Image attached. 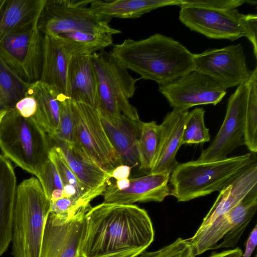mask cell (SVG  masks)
Here are the masks:
<instances>
[{
  "mask_svg": "<svg viewBox=\"0 0 257 257\" xmlns=\"http://www.w3.org/2000/svg\"><path fill=\"white\" fill-rule=\"evenodd\" d=\"M244 0H181L180 6H187L213 10L234 9L241 6Z\"/></svg>",
  "mask_w": 257,
  "mask_h": 257,
  "instance_id": "cell-36",
  "label": "cell"
},
{
  "mask_svg": "<svg viewBox=\"0 0 257 257\" xmlns=\"http://www.w3.org/2000/svg\"><path fill=\"white\" fill-rule=\"evenodd\" d=\"M241 249L237 247L235 249L224 250L220 252H213L209 257H241Z\"/></svg>",
  "mask_w": 257,
  "mask_h": 257,
  "instance_id": "cell-40",
  "label": "cell"
},
{
  "mask_svg": "<svg viewBox=\"0 0 257 257\" xmlns=\"http://www.w3.org/2000/svg\"><path fill=\"white\" fill-rule=\"evenodd\" d=\"M256 154L201 162L178 163L170 176V195L178 202H186L220 192L240 171L256 161Z\"/></svg>",
  "mask_w": 257,
  "mask_h": 257,
  "instance_id": "cell-4",
  "label": "cell"
},
{
  "mask_svg": "<svg viewBox=\"0 0 257 257\" xmlns=\"http://www.w3.org/2000/svg\"><path fill=\"white\" fill-rule=\"evenodd\" d=\"M37 178L39 180L46 196L49 199L53 191L57 189H63L59 174L54 164L49 159L43 166Z\"/></svg>",
  "mask_w": 257,
  "mask_h": 257,
  "instance_id": "cell-34",
  "label": "cell"
},
{
  "mask_svg": "<svg viewBox=\"0 0 257 257\" xmlns=\"http://www.w3.org/2000/svg\"><path fill=\"white\" fill-rule=\"evenodd\" d=\"M15 108L23 117L30 118L36 112L37 103L34 97L26 95L17 102Z\"/></svg>",
  "mask_w": 257,
  "mask_h": 257,
  "instance_id": "cell-37",
  "label": "cell"
},
{
  "mask_svg": "<svg viewBox=\"0 0 257 257\" xmlns=\"http://www.w3.org/2000/svg\"><path fill=\"white\" fill-rule=\"evenodd\" d=\"M68 97L98 109V91L91 55L72 56L68 71Z\"/></svg>",
  "mask_w": 257,
  "mask_h": 257,
  "instance_id": "cell-21",
  "label": "cell"
},
{
  "mask_svg": "<svg viewBox=\"0 0 257 257\" xmlns=\"http://www.w3.org/2000/svg\"><path fill=\"white\" fill-rule=\"evenodd\" d=\"M248 94L243 137L245 145L250 153L257 152V67L250 73L247 81Z\"/></svg>",
  "mask_w": 257,
  "mask_h": 257,
  "instance_id": "cell-29",
  "label": "cell"
},
{
  "mask_svg": "<svg viewBox=\"0 0 257 257\" xmlns=\"http://www.w3.org/2000/svg\"><path fill=\"white\" fill-rule=\"evenodd\" d=\"M161 134L160 125L155 121L143 122L138 143L139 170L151 173L157 154Z\"/></svg>",
  "mask_w": 257,
  "mask_h": 257,
  "instance_id": "cell-28",
  "label": "cell"
},
{
  "mask_svg": "<svg viewBox=\"0 0 257 257\" xmlns=\"http://www.w3.org/2000/svg\"><path fill=\"white\" fill-rule=\"evenodd\" d=\"M100 117L105 131L121 164L132 168L138 167L139 170L138 143L143 122L140 119H131L122 114L114 124L101 114Z\"/></svg>",
  "mask_w": 257,
  "mask_h": 257,
  "instance_id": "cell-19",
  "label": "cell"
},
{
  "mask_svg": "<svg viewBox=\"0 0 257 257\" xmlns=\"http://www.w3.org/2000/svg\"><path fill=\"white\" fill-rule=\"evenodd\" d=\"M46 0H0V42L8 35L37 24Z\"/></svg>",
  "mask_w": 257,
  "mask_h": 257,
  "instance_id": "cell-23",
  "label": "cell"
},
{
  "mask_svg": "<svg viewBox=\"0 0 257 257\" xmlns=\"http://www.w3.org/2000/svg\"><path fill=\"white\" fill-rule=\"evenodd\" d=\"M205 111L202 107L189 111L184 126L181 144L191 145L209 142V130L204 122Z\"/></svg>",
  "mask_w": 257,
  "mask_h": 257,
  "instance_id": "cell-32",
  "label": "cell"
},
{
  "mask_svg": "<svg viewBox=\"0 0 257 257\" xmlns=\"http://www.w3.org/2000/svg\"><path fill=\"white\" fill-rule=\"evenodd\" d=\"M180 5L181 0H92L89 7L97 16L111 21L139 18L158 8Z\"/></svg>",
  "mask_w": 257,
  "mask_h": 257,
  "instance_id": "cell-24",
  "label": "cell"
},
{
  "mask_svg": "<svg viewBox=\"0 0 257 257\" xmlns=\"http://www.w3.org/2000/svg\"><path fill=\"white\" fill-rule=\"evenodd\" d=\"M257 188V163L245 167L219 192L212 206L203 218L200 227L224 217L247 194Z\"/></svg>",
  "mask_w": 257,
  "mask_h": 257,
  "instance_id": "cell-18",
  "label": "cell"
},
{
  "mask_svg": "<svg viewBox=\"0 0 257 257\" xmlns=\"http://www.w3.org/2000/svg\"><path fill=\"white\" fill-rule=\"evenodd\" d=\"M154 238L151 219L134 204L102 202L84 218L79 257H137Z\"/></svg>",
  "mask_w": 257,
  "mask_h": 257,
  "instance_id": "cell-1",
  "label": "cell"
},
{
  "mask_svg": "<svg viewBox=\"0 0 257 257\" xmlns=\"http://www.w3.org/2000/svg\"><path fill=\"white\" fill-rule=\"evenodd\" d=\"M91 206L69 220L50 213L43 237L41 257H79L84 215Z\"/></svg>",
  "mask_w": 257,
  "mask_h": 257,
  "instance_id": "cell-14",
  "label": "cell"
},
{
  "mask_svg": "<svg viewBox=\"0 0 257 257\" xmlns=\"http://www.w3.org/2000/svg\"><path fill=\"white\" fill-rule=\"evenodd\" d=\"M71 100L76 142L101 168L110 173L121 163L103 126L99 110L87 104Z\"/></svg>",
  "mask_w": 257,
  "mask_h": 257,
  "instance_id": "cell-10",
  "label": "cell"
},
{
  "mask_svg": "<svg viewBox=\"0 0 257 257\" xmlns=\"http://www.w3.org/2000/svg\"><path fill=\"white\" fill-rule=\"evenodd\" d=\"M51 147L48 135L32 117H23L15 107L7 108L0 123L4 156L37 177L49 159Z\"/></svg>",
  "mask_w": 257,
  "mask_h": 257,
  "instance_id": "cell-5",
  "label": "cell"
},
{
  "mask_svg": "<svg viewBox=\"0 0 257 257\" xmlns=\"http://www.w3.org/2000/svg\"><path fill=\"white\" fill-rule=\"evenodd\" d=\"M26 95L34 97L37 103L36 112L32 117L49 137L53 136L59 122L60 95L39 80L29 84Z\"/></svg>",
  "mask_w": 257,
  "mask_h": 257,
  "instance_id": "cell-25",
  "label": "cell"
},
{
  "mask_svg": "<svg viewBox=\"0 0 257 257\" xmlns=\"http://www.w3.org/2000/svg\"><path fill=\"white\" fill-rule=\"evenodd\" d=\"M6 112H7V109H0V123L1 122L3 117L6 114Z\"/></svg>",
  "mask_w": 257,
  "mask_h": 257,
  "instance_id": "cell-43",
  "label": "cell"
},
{
  "mask_svg": "<svg viewBox=\"0 0 257 257\" xmlns=\"http://www.w3.org/2000/svg\"><path fill=\"white\" fill-rule=\"evenodd\" d=\"M7 109L6 100L4 94L0 88V109Z\"/></svg>",
  "mask_w": 257,
  "mask_h": 257,
  "instance_id": "cell-42",
  "label": "cell"
},
{
  "mask_svg": "<svg viewBox=\"0 0 257 257\" xmlns=\"http://www.w3.org/2000/svg\"><path fill=\"white\" fill-rule=\"evenodd\" d=\"M51 145L57 147L65 161L78 179L91 189L105 187L110 173L101 168L77 142L69 143L49 137Z\"/></svg>",
  "mask_w": 257,
  "mask_h": 257,
  "instance_id": "cell-17",
  "label": "cell"
},
{
  "mask_svg": "<svg viewBox=\"0 0 257 257\" xmlns=\"http://www.w3.org/2000/svg\"><path fill=\"white\" fill-rule=\"evenodd\" d=\"M92 0H46L37 27L43 35L57 36L76 32L106 33L121 31L112 28L109 20L102 18L90 9Z\"/></svg>",
  "mask_w": 257,
  "mask_h": 257,
  "instance_id": "cell-8",
  "label": "cell"
},
{
  "mask_svg": "<svg viewBox=\"0 0 257 257\" xmlns=\"http://www.w3.org/2000/svg\"><path fill=\"white\" fill-rule=\"evenodd\" d=\"M43 61L39 81L59 95L68 97V71L72 56L55 36L43 35Z\"/></svg>",
  "mask_w": 257,
  "mask_h": 257,
  "instance_id": "cell-20",
  "label": "cell"
},
{
  "mask_svg": "<svg viewBox=\"0 0 257 257\" xmlns=\"http://www.w3.org/2000/svg\"><path fill=\"white\" fill-rule=\"evenodd\" d=\"M59 100L60 111L59 125L55 135L51 137L74 143L76 142V128L71 100L64 95H60Z\"/></svg>",
  "mask_w": 257,
  "mask_h": 257,
  "instance_id": "cell-33",
  "label": "cell"
},
{
  "mask_svg": "<svg viewBox=\"0 0 257 257\" xmlns=\"http://www.w3.org/2000/svg\"><path fill=\"white\" fill-rule=\"evenodd\" d=\"M159 90L173 108L186 109L199 105H215L226 94V89L222 85L195 70L159 85Z\"/></svg>",
  "mask_w": 257,
  "mask_h": 257,
  "instance_id": "cell-11",
  "label": "cell"
},
{
  "mask_svg": "<svg viewBox=\"0 0 257 257\" xmlns=\"http://www.w3.org/2000/svg\"><path fill=\"white\" fill-rule=\"evenodd\" d=\"M179 20L191 31L217 39L234 41L246 37L251 43L257 57V16L243 14L236 9L213 10L180 6Z\"/></svg>",
  "mask_w": 257,
  "mask_h": 257,
  "instance_id": "cell-7",
  "label": "cell"
},
{
  "mask_svg": "<svg viewBox=\"0 0 257 257\" xmlns=\"http://www.w3.org/2000/svg\"><path fill=\"white\" fill-rule=\"evenodd\" d=\"M257 243V225H255L250 233L246 242L244 252L241 257H250Z\"/></svg>",
  "mask_w": 257,
  "mask_h": 257,
  "instance_id": "cell-38",
  "label": "cell"
},
{
  "mask_svg": "<svg viewBox=\"0 0 257 257\" xmlns=\"http://www.w3.org/2000/svg\"><path fill=\"white\" fill-rule=\"evenodd\" d=\"M248 85L237 87L228 100L226 114L217 135L197 160L211 162L224 159L236 148L244 145Z\"/></svg>",
  "mask_w": 257,
  "mask_h": 257,
  "instance_id": "cell-12",
  "label": "cell"
},
{
  "mask_svg": "<svg viewBox=\"0 0 257 257\" xmlns=\"http://www.w3.org/2000/svg\"><path fill=\"white\" fill-rule=\"evenodd\" d=\"M56 37L71 56L89 55L112 44V35L106 33L76 32Z\"/></svg>",
  "mask_w": 257,
  "mask_h": 257,
  "instance_id": "cell-27",
  "label": "cell"
},
{
  "mask_svg": "<svg viewBox=\"0 0 257 257\" xmlns=\"http://www.w3.org/2000/svg\"><path fill=\"white\" fill-rule=\"evenodd\" d=\"M188 109L173 108L160 125L161 134L157 154L152 174L170 175L178 164L176 156L182 145L181 141Z\"/></svg>",
  "mask_w": 257,
  "mask_h": 257,
  "instance_id": "cell-16",
  "label": "cell"
},
{
  "mask_svg": "<svg viewBox=\"0 0 257 257\" xmlns=\"http://www.w3.org/2000/svg\"><path fill=\"white\" fill-rule=\"evenodd\" d=\"M51 201L36 177L17 188L11 243L13 257H41L44 229Z\"/></svg>",
  "mask_w": 257,
  "mask_h": 257,
  "instance_id": "cell-3",
  "label": "cell"
},
{
  "mask_svg": "<svg viewBox=\"0 0 257 257\" xmlns=\"http://www.w3.org/2000/svg\"><path fill=\"white\" fill-rule=\"evenodd\" d=\"M91 57L98 82L100 114L114 124L121 114L133 120L140 119L137 109L129 102L140 78L133 77L111 52L104 50Z\"/></svg>",
  "mask_w": 257,
  "mask_h": 257,
  "instance_id": "cell-6",
  "label": "cell"
},
{
  "mask_svg": "<svg viewBox=\"0 0 257 257\" xmlns=\"http://www.w3.org/2000/svg\"><path fill=\"white\" fill-rule=\"evenodd\" d=\"M49 158L55 166L62 185L70 184L74 186L80 197L84 200L90 202L94 198L101 195L104 190L105 187L91 189L83 184L71 170L57 147L52 145L49 153Z\"/></svg>",
  "mask_w": 257,
  "mask_h": 257,
  "instance_id": "cell-30",
  "label": "cell"
},
{
  "mask_svg": "<svg viewBox=\"0 0 257 257\" xmlns=\"http://www.w3.org/2000/svg\"><path fill=\"white\" fill-rule=\"evenodd\" d=\"M110 52L126 69L159 85L193 70L194 54L178 41L161 34L138 40L125 39L114 45Z\"/></svg>",
  "mask_w": 257,
  "mask_h": 257,
  "instance_id": "cell-2",
  "label": "cell"
},
{
  "mask_svg": "<svg viewBox=\"0 0 257 257\" xmlns=\"http://www.w3.org/2000/svg\"><path fill=\"white\" fill-rule=\"evenodd\" d=\"M131 169L132 167L126 165H118L110 172L111 178H113L116 180L128 178Z\"/></svg>",
  "mask_w": 257,
  "mask_h": 257,
  "instance_id": "cell-39",
  "label": "cell"
},
{
  "mask_svg": "<svg viewBox=\"0 0 257 257\" xmlns=\"http://www.w3.org/2000/svg\"><path fill=\"white\" fill-rule=\"evenodd\" d=\"M17 178L10 160L0 154V257L11 243Z\"/></svg>",
  "mask_w": 257,
  "mask_h": 257,
  "instance_id": "cell-22",
  "label": "cell"
},
{
  "mask_svg": "<svg viewBox=\"0 0 257 257\" xmlns=\"http://www.w3.org/2000/svg\"><path fill=\"white\" fill-rule=\"evenodd\" d=\"M43 35L37 24L16 31L0 42V57L25 82L40 80L43 61Z\"/></svg>",
  "mask_w": 257,
  "mask_h": 257,
  "instance_id": "cell-9",
  "label": "cell"
},
{
  "mask_svg": "<svg viewBox=\"0 0 257 257\" xmlns=\"http://www.w3.org/2000/svg\"><path fill=\"white\" fill-rule=\"evenodd\" d=\"M29 85L0 57V88L5 96L6 108L15 107L17 102L26 96Z\"/></svg>",
  "mask_w": 257,
  "mask_h": 257,
  "instance_id": "cell-31",
  "label": "cell"
},
{
  "mask_svg": "<svg viewBox=\"0 0 257 257\" xmlns=\"http://www.w3.org/2000/svg\"><path fill=\"white\" fill-rule=\"evenodd\" d=\"M256 208L257 188H255L226 214L231 224V229L214 249L234 247L253 216Z\"/></svg>",
  "mask_w": 257,
  "mask_h": 257,
  "instance_id": "cell-26",
  "label": "cell"
},
{
  "mask_svg": "<svg viewBox=\"0 0 257 257\" xmlns=\"http://www.w3.org/2000/svg\"><path fill=\"white\" fill-rule=\"evenodd\" d=\"M187 239L177 238L172 243L155 251H144L137 257H191Z\"/></svg>",
  "mask_w": 257,
  "mask_h": 257,
  "instance_id": "cell-35",
  "label": "cell"
},
{
  "mask_svg": "<svg viewBox=\"0 0 257 257\" xmlns=\"http://www.w3.org/2000/svg\"><path fill=\"white\" fill-rule=\"evenodd\" d=\"M170 175L148 174L130 179V186L118 190L115 183L109 182L101 195L106 203L133 204L136 202H162L170 195Z\"/></svg>",
  "mask_w": 257,
  "mask_h": 257,
  "instance_id": "cell-15",
  "label": "cell"
},
{
  "mask_svg": "<svg viewBox=\"0 0 257 257\" xmlns=\"http://www.w3.org/2000/svg\"><path fill=\"white\" fill-rule=\"evenodd\" d=\"M246 57L240 44L207 49L193 55V70L213 78L226 89L246 83L249 77Z\"/></svg>",
  "mask_w": 257,
  "mask_h": 257,
  "instance_id": "cell-13",
  "label": "cell"
},
{
  "mask_svg": "<svg viewBox=\"0 0 257 257\" xmlns=\"http://www.w3.org/2000/svg\"><path fill=\"white\" fill-rule=\"evenodd\" d=\"M130 179L128 178L116 180L115 183L116 188L120 190H124L130 186Z\"/></svg>",
  "mask_w": 257,
  "mask_h": 257,
  "instance_id": "cell-41",
  "label": "cell"
}]
</instances>
